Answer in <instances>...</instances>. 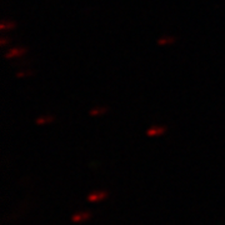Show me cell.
<instances>
[{
	"instance_id": "cell-2",
	"label": "cell",
	"mask_w": 225,
	"mask_h": 225,
	"mask_svg": "<svg viewBox=\"0 0 225 225\" xmlns=\"http://www.w3.org/2000/svg\"><path fill=\"white\" fill-rule=\"evenodd\" d=\"M164 132V129L158 128V129H150L149 130V135H154V134H161Z\"/></svg>"
},
{
	"instance_id": "cell-1",
	"label": "cell",
	"mask_w": 225,
	"mask_h": 225,
	"mask_svg": "<svg viewBox=\"0 0 225 225\" xmlns=\"http://www.w3.org/2000/svg\"><path fill=\"white\" fill-rule=\"evenodd\" d=\"M23 53H24V50H23V49H13L11 51L8 53L6 56H8V58H10V56H16V55H20V54H23Z\"/></svg>"
},
{
	"instance_id": "cell-3",
	"label": "cell",
	"mask_w": 225,
	"mask_h": 225,
	"mask_svg": "<svg viewBox=\"0 0 225 225\" xmlns=\"http://www.w3.org/2000/svg\"><path fill=\"white\" fill-rule=\"evenodd\" d=\"M13 25L11 24H6V23H4V24H2V29H5V28H11Z\"/></svg>"
}]
</instances>
